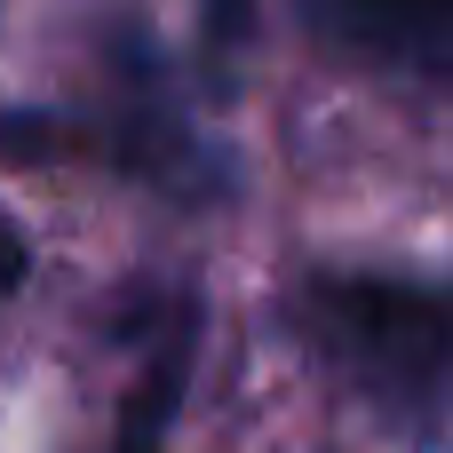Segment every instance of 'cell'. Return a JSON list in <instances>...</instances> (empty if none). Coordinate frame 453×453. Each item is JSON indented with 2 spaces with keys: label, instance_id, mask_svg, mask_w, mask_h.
I'll list each match as a JSON object with an SVG mask.
<instances>
[{
  "label": "cell",
  "instance_id": "cell-4",
  "mask_svg": "<svg viewBox=\"0 0 453 453\" xmlns=\"http://www.w3.org/2000/svg\"><path fill=\"white\" fill-rule=\"evenodd\" d=\"M199 32H207L215 56L247 48V32H255V0H199Z\"/></svg>",
  "mask_w": 453,
  "mask_h": 453
},
{
  "label": "cell",
  "instance_id": "cell-5",
  "mask_svg": "<svg viewBox=\"0 0 453 453\" xmlns=\"http://www.w3.org/2000/svg\"><path fill=\"white\" fill-rule=\"evenodd\" d=\"M16 271H24V247H16V231H0V287H16Z\"/></svg>",
  "mask_w": 453,
  "mask_h": 453
},
{
  "label": "cell",
  "instance_id": "cell-2",
  "mask_svg": "<svg viewBox=\"0 0 453 453\" xmlns=\"http://www.w3.org/2000/svg\"><path fill=\"white\" fill-rule=\"evenodd\" d=\"M319 24L382 64L453 72V0H311Z\"/></svg>",
  "mask_w": 453,
  "mask_h": 453
},
{
  "label": "cell",
  "instance_id": "cell-3",
  "mask_svg": "<svg viewBox=\"0 0 453 453\" xmlns=\"http://www.w3.org/2000/svg\"><path fill=\"white\" fill-rule=\"evenodd\" d=\"M191 350H199V311L175 303V319L159 326L143 374L127 382V406H119V446L111 453H167L175 430V406H183V382H191Z\"/></svg>",
  "mask_w": 453,
  "mask_h": 453
},
{
  "label": "cell",
  "instance_id": "cell-1",
  "mask_svg": "<svg viewBox=\"0 0 453 453\" xmlns=\"http://www.w3.org/2000/svg\"><path fill=\"white\" fill-rule=\"evenodd\" d=\"M303 311H311V334L366 390L422 398V390L446 382V366H453V295L446 287L334 271V279H311Z\"/></svg>",
  "mask_w": 453,
  "mask_h": 453
}]
</instances>
